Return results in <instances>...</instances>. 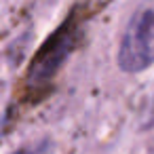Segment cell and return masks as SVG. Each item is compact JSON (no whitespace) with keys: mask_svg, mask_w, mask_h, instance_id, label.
Instances as JSON below:
<instances>
[{"mask_svg":"<svg viewBox=\"0 0 154 154\" xmlns=\"http://www.w3.org/2000/svg\"><path fill=\"white\" fill-rule=\"evenodd\" d=\"M118 66L129 74L154 66V0H141L133 11L120 38Z\"/></svg>","mask_w":154,"mask_h":154,"instance_id":"obj_1","label":"cell"},{"mask_svg":"<svg viewBox=\"0 0 154 154\" xmlns=\"http://www.w3.org/2000/svg\"><path fill=\"white\" fill-rule=\"evenodd\" d=\"M74 30L70 26H61L51 40H47V45L42 47V51L36 55L30 74H28V82L32 87H40L47 85V80H51L55 76V72L59 70V63L68 57V53L74 47Z\"/></svg>","mask_w":154,"mask_h":154,"instance_id":"obj_2","label":"cell"},{"mask_svg":"<svg viewBox=\"0 0 154 154\" xmlns=\"http://www.w3.org/2000/svg\"><path fill=\"white\" fill-rule=\"evenodd\" d=\"M13 154H53V146H51V141L40 139V141H34L30 146H23V148L15 150Z\"/></svg>","mask_w":154,"mask_h":154,"instance_id":"obj_3","label":"cell"}]
</instances>
